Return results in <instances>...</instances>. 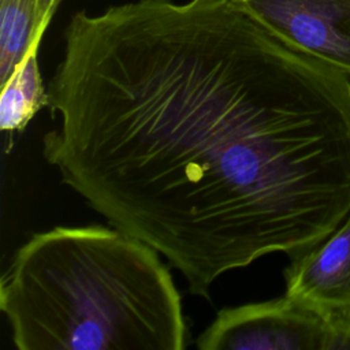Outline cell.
<instances>
[{"instance_id": "1", "label": "cell", "mask_w": 350, "mask_h": 350, "mask_svg": "<svg viewBox=\"0 0 350 350\" xmlns=\"http://www.w3.org/2000/svg\"><path fill=\"white\" fill-rule=\"evenodd\" d=\"M46 88V163L193 295L350 213V77L235 0L78 11Z\"/></svg>"}, {"instance_id": "6", "label": "cell", "mask_w": 350, "mask_h": 350, "mask_svg": "<svg viewBox=\"0 0 350 350\" xmlns=\"http://www.w3.org/2000/svg\"><path fill=\"white\" fill-rule=\"evenodd\" d=\"M38 48L33 46L0 85V129L5 133L22 131L40 109L49 105L48 88L44 86L37 60Z\"/></svg>"}, {"instance_id": "2", "label": "cell", "mask_w": 350, "mask_h": 350, "mask_svg": "<svg viewBox=\"0 0 350 350\" xmlns=\"http://www.w3.org/2000/svg\"><path fill=\"white\" fill-rule=\"evenodd\" d=\"M19 350H183L182 299L160 253L113 226L33 234L0 280Z\"/></svg>"}, {"instance_id": "3", "label": "cell", "mask_w": 350, "mask_h": 350, "mask_svg": "<svg viewBox=\"0 0 350 350\" xmlns=\"http://www.w3.org/2000/svg\"><path fill=\"white\" fill-rule=\"evenodd\" d=\"M200 350H335V325L284 294L219 310L196 342Z\"/></svg>"}, {"instance_id": "8", "label": "cell", "mask_w": 350, "mask_h": 350, "mask_svg": "<svg viewBox=\"0 0 350 350\" xmlns=\"http://www.w3.org/2000/svg\"><path fill=\"white\" fill-rule=\"evenodd\" d=\"M60 0H38L37 3V31L40 34H44L52 16L55 15V11L59 5Z\"/></svg>"}, {"instance_id": "5", "label": "cell", "mask_w": 350, "mask_h": 350, "mask_svg": "<svg viewBox=\"0 0 350 350\" xmlns=\"http://www.w3.org/2000/svg\"><path fill=\"white\" fill-rule=\"evenodd\" d=\"M284 280V294L328 320L350 319V213L323 241L293 256Z\"/></svg>"}, {"instance_id": "4", "label": "cell", "mask_w": 350, "mask_h": 350, "mask_svg": "<svg viewBox=\"0 0 350 350\" xmlns=\"http://www.w3.org/2000/svg\"><path fill=\"white\" fill-rule=\"evenodd\" d=\"M276 36L350 77V0H235Z\"/></svg>"}, {"instance_id": "7", "label": "cell", "mask_w": 350, "mask_h": 350, "mask_svg": "<svg viewBox=\"0 0 350 350\" xmlns=\"http://www.w3.org/2000/svg\"><path fill=\"white\" fill-rule=\"evenodd\" d=\"M38 0H0V85L4 83L29 51L40 45L37 31Z\"/></svg>"}]
</instances>
